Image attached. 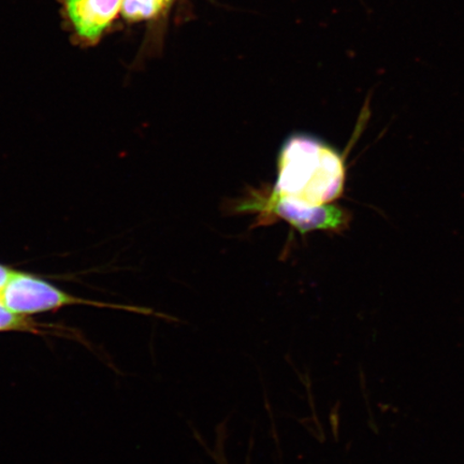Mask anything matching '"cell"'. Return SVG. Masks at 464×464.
<instances>
[{
  "label": "cell",
  "mask_w": 464,
  "mask_h": 464,
  "mask_svg": "<svg viewBox=\"0 0 464 464\" xmlns=\"http://www.w3.org/2000/svg\"><path fill=\"white\" fill-rule=\"evenodd\" d=\"M344 160L319 139L297 133L278 154L277 179L270 195L309 207L330 205L343 194Z\"/></svg>",
  "instance_id": "cell-1"
},
{
  "label": "cell",
  "mask_w": 464,
  "mask_h": 464,
  "mask_svg": "<svg viewBox=\"0 0 464 464\" xmlns=\"http://www.w3.org/2000/svg\"><path fill=\"white\" fill-rule=\"evenodd\" d=\"M0 300L9 307L11 311L22 316L40 314L62 309L68 305L90 304L98 306L116 307L127 311L142 313V314H153V311L144 307L102 304L91 303L84 299L63 292L53 284L44 278L15 271V274L0 295Z\"/></svg>",
  "instance_id": "cell-2"
},
{
  "label": "cell",
  "mask_w": 464,
  "mask_h": 464,
  "mask_svg": "<svg viewBox=\"0 0 464 464\" xmlns=\"http://www.w3.org/2000/svg\"><path fill=\"white\" fill-rule=\"evenodd\" d=\"M72 42L92 48L102 42L119 19L124 0H57Z\"/></svg>",
  "instance_id": "cell-3"
},
{
  "label": "cell",
  "mask_w": 464,
  "mask_h": 464,
  "mask_svg": "<svg viewBox=\"0 0 464 464\" xmlns=\"http://www.w3.org/2000/svg\"><path fill=\"white\" fill-rule=\"evenodd\" d=\"M240 211H261L280 218L300 234L314 230L338 231L343 229L350 219L343 208L334 206L309 207L285 199L255 196L240 206Z\"/></svg>",
  "instance_id": "cell-4"
},
{
  "label": "cell",
  "mask_w": 464,
  "mask_h": 464,
  "mask_svg": "<svg viewBox=\"0 0 464 464\" xmlns=\"http://www.w3.org/2000/svg\"><path fill=\"white\" fill-rule=\"evenodd\" d=\"M173 0H124L121 16L136 23L156 19L170 7Z\"/></svg>",
  "instance_id": "cell-5"
},
{
  "label": "cell",
  "mask_w": 464,
  "mask_h": 464,
  "mask_svg": "<svg viewBox=\"0 0 464 464\" xmlns=\"http://www.w3.org/2000/svg\"><path fill=\"white\" fill-rule=\"evenodd\" d=\"M8 332L40 333L36 324L26 316L16 314L0 300V333Z\"/></svg>",
  "instance_id": "cell-6"
},
{
  "label": "cell",
  "mask_w": 464,
  "mask_h": 464,
  "mask_svg": "<svg viewBox=\"0 0 464 464\" xmlns=\"http://www.w3.org/2000/svg\"><path fill=\"white\" fill-rule=\"evenodd\" d=\"M195 437L197 440H199V442L203 445V448H205L206 451L208 452V455H210L213 458V460L216 461L218 464H228L227 459H226L225 455V440L226 438H227V422L224 421L220 423V425L217 428V440L216 444H214V449L210 450L208 449V446H207L205 443H203V440L200 438V434L197 433L196 430H194ZM251 450H249V454L247 455L246 464H251Z\"/></svg>",
  "instance_id": "cell-7"
},
{
  "label": "cell",
  "mask_w": 464,
  "mask_h": 464,
  "mask_svg": "<svg viewBox=\"0 0 464 464\" xmlns=\"http://www.w3.org/2000/svg\"><path fill=\"white\" fill-rule=\"evenodd\" d=\"M15 271L8 266L0 264V295L4 292L5 287L7 286Z\"/></svg>",
  "instance_id": "cell-8"
}]
</instances>
